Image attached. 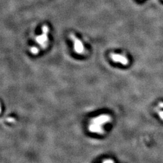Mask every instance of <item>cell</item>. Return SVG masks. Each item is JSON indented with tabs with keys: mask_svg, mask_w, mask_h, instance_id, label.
Segmentation results:
<instances>
[{
	"mask_svg": "<svg viewBox=\"0 0 163 163\" xmlns=\"http://www.w3.org/2000/svg\"><path fill=\"white\" fill-rule=\"evenodd\" d=\"M70 37L74 42V49L78 54H83L85 51V47L83 43L73 33L70 34Z\"/></svg>",
	"mask_w": 163,
	"mask_h": 163,
	"instance_id": "1",
	"label": "cell"
},
{
	"mask_svg": "<svg viewBox=\"0 0 163 163\" xmlns=\"http://www.w3.org/2000/svg\"><path fill=\"white\" fill-rule=\"evenodd\" d=\"M111 59L113 60V61L116 62L120 63L122 65H126L128 64L129 60L128 58L125 56L121 55L120 54H116V53H112L111 54Z\"/></svg>",
	"mask_w": 163,
	"mask_h": 163,
	"instance_id": "2",
	"label": "cell"
},
{
	"mask_svg": "<svg viewBox=\"0 0 163 163\" xmlns=\"http://www.w3.org/2000/svg\"><path fill=\"white\" fill-rule=\"evenodd\" d=\"M48 33H44L42 32V35L37 36L36 37V41L37 44H39V45H41V47L42 48H45L46 47V45H47V42H48Z\"/></svg>",
	"mask_w": 163,
	"mask_h": 163,
	"instance_id": "3",
	"label": "cell"
},
{
	"mask_svg": "<svg viewBox=\"0 0 163 163\" xmlns=\"http://www.w3.org/2000/svg\"><path fill=\"white\" fill-rule=\"evenodd\" d=\"M30 52L32 53L33 54H37L39 53V49H37L36 47H32L30 48Z\"/></svg>",
	"mask_w": 163,
	"mask_h": 163,
	"instance_id": "4",
	"label": "cell"
},
{
	"mask_svg": "<svg viewBox=\"0 0 163 163\" xmlns=\"http://www.w3.org/2000/svg\"><path fill=\"white\" fill-rule=\"evenodd\" d=\"M42 32H44V33H49V27L46 25H43L42 27Z\"/></svg>",
	"mask_w": 163,
	"mask_h": 163,
	"instance_id": "5",
	"label": "cell"
},
{
	"mask_svg": "<svg viewBox=\"0 0 163 163\" xmlns=\"http://www.w3.org/2000/svg\"><path fill=\"white\" fill-rule=\"evenodd\" d=\"M158 116L161 118V119L163 120V111H158Z\"/></svg>",
	"mask_w": 163,
	"mask_h": 163,
	"instance_id": "6",
	"label": "cell"
},
{
	"mask_svg": "<svg viewBox=\"0 0 163 163\" xmlns=\"http://www.w3.org/2000/svg\"><path fill=\"white\" fill-rule=\"evenodd\" d=\"M158 106H159V108H163V102H159L158 103Z\"/></svg>",
	"mask_w": 163,
	"mask_h": 163,
	"instance_id": "7",
	"label": "cell"
}]
</instances>
